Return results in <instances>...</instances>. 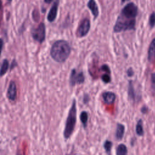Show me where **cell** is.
<instances>
[{
    "label": "cell",
    "instance_id": "6da1fadb",
    "mask_svg": "<svg viewBox=\"0 0 155 155\" xmlns=\"http://www.w3.org/2000/svg\"><path fill=\"white\" fill-rule=\"evenodd\" d=\"M71 52L69 44L64 40H58L53 43L50 49L52 59L59 63L64 62L68 58Z\"/></svg>",
    "mask_w": 155,
    "mask_h": 155
},
{
    "label": "cell",
    "instance_id": "7a4b0ae2",
    "mask_svg": "<svg viewBox=\"0 0 155 155\" xmlns=\"http://www.w3.org/2000/svg\"><path fill=\"white\" fill-rule=\"evenodd\" d=\"M77 117V108H76V101L73 99L71 104V106L69 110L68 116L66 119L65 128L64 130L63 134L65 139H68L72 135L76 123Z\"/></svg>",
    "mask_w": 155,
    "mask_h": 155
},
{
    "label": "cell",
    "instance_id": "3957f363",
    "mask_svg": "<svg viewBox=\"0 0 155 155\" xmlns=\"http://www.w3.org/2000/svg\"><path fill=\"white\" fill-rule=\"evenodd\" d=\"M135 18L128 16L120 13L118 16L113 30L115 33L133 30L135 28Z\"/></svg>",
    "mask_w": 155,
    "mask_h": 155
},
{
    "label": "cell",
    "instance_id": "277c9868",
    "mask_svg": "<svg viewBox=\"0 0 155 155\" xmlns=\"http://www.w3.org/2000/svg\"><path fill=\"white\" fill-rule=\"evenodd\" d=\"M31 36L34 40L39 43H42L45 38V26L44 23L41 22L36 28H32Z\"/></svg>",
    "mask_w": 155,
    "mask_h": 155
},
{
    "label": "cell",
    "instance_id": "5b68a950",
    "mask_svg": "<svg viewBox=\"0 0 155 155\" xmlns=\"http://www.w3.org/2000/svg\"><path fill=\"white\" fill-rule=\"evenodd\" d=\"M85 81V76L82 71L78 72L76 69H72L70 74L69 82L71 86L82 84Z\"/></svg>",
    "mask_w": 155,
    "mask_h": 155
},
{
    "label": "cell",
    "instance_id": "8992f818",
    "mask_svg": "<svg viewBox=\"0 0 155 155\" xmlns=\"http://www.w3.org/2000/svg\"><path fill=\"white\" fill-rule=\"evenodd\" d=\"M90 28V21L88 19H84L79 24L77 31L76 36L78 38H82L87 35Z\"/></svg>",
    "mask_w": 155,
    "mask_h": 155
},
{
    "label": "cell",
    "instance_id": "52a82bcc",
    "mask_svg": "<svg viewBox=\"0 0 155 155\" xmlns=\"http://www.w3.org/2000/svg\"><path fill=\"white\" fill-rule=\"evenodd\" d=\"M137 7L133 2L127 4L122 10L120 13L133 18H136L137 15Z\"/></svg>",
    "mask_w": 155,
    "mask_h": 155
},
{
    "label": "cell",
    "instance_id": "ba28073f",
    "mask_svg": "<svg viewBox=\"0 0 155 155\" xmlns=\"http://www.w3.org/2000/svg\"><path fill=\"white\" fill-rule=\"evenodd\" d=\"M7 97L9 101L14 102L17 98V88L14 81H11L8 84L7 91Z\"/></svg>",
    "mask_w": 155,
    "mask_h": 155
},
{
    "label": "cell",
    "instance_id": "9c48e42d",
    "mask_svg": "<svg viewBox=\"0 0 155 155\" xmlns=\"http://www.w3.org/2000/svg\"><path fill=\"white\" fill-rule=\"evenodd\" d=\"M58 6H59V0H56L55 2L53 3V5L51 7L47 15V20L48 22H52L55 20L57 16Z\"/></svg>",
    "mask_w": 155,
    "mask_h": 155
},
{
    "label": "cell",
    "instance_id": "30bf717a",
    "mask_svg": "<svg viewBox=\"0 0 155 155\" xmlns=\"http://www.w3.org/2000/svg\"><path fill=\"white\" fill-rule=\"evenodd\" d=\"M102 97L105 104L108 105H111L113 104L115 101L116 94L114 93L112 91H107L102 93Z\"/></svg>",
    "mask_w": 155,
    "mask_h": 155
},
{
    "label": "cell",
    "instance_id": "8fae6325",
    "mask_svg": "<svg viewBox=\"0 0 155 155\" xmlns=\"http://www.w3.org/2000/svg\"><path fill=\"white\" fill-rule=\"evenodd\" d=\"M148 60L151 63L155 61V38L151 41L150 44L148 51Z\"/></svg>",
    "mask_w": 155,
    "mask_h": 155
},
{
    "label": "cell",
    "instance_id": "7c38bea8",
    "mask_svg": "<svg viewBox=\"0 0 155 155\" xmlns=\"http://www.w3.org/2000/svg\"><path fill=\"white\" fill-rule=\"evenodd\" d=\"M87 7L91 12L94 19H96L99 15V10L97 4L96 3L94 0H89L87 3Z\"/></svg>",
    "mask_w": 155,
    "mask_h": 155
},
{
    "label": "cell",
    "instance_id": "4fadbf2b",
    "mask_svg": "<svg viewBox=\"0 0 155 155\" xmlns=\"http://www.w3.org/2000/svg\"><path fill=\"white\" fill-rule=\"evenodd\" d=\"M124 132H125V126L120 123H117L116 126V134H115L116 139L119 140H122L124 135Z\"/></svg>",
    "mask_w": 155,
    "mask_h": 155
},
{
    "label": "cell",
    "instance_id": "5bb4252c",
    "mask_svg": "<svg viewBox=\"0 0 155 155\" xmlns=\"http://www.w3.org/2000/svg\"><path fill=\"white\" fill-rule=\"evenodd\" d=\"M128 95L130 99L134 101L136 100V93L133 84V81L130 80L128 83Z\"/></svg>",
    "mask_w": 155,
    "mask_h": 155
},
{
    "label": "cell",
    "instance_id": "9a60e30c",
    "mask_svg": "<svg viewBox=\"0 0 155 155\" xmlns=\"http://www.w3.org/2000/svg\"><path fill=\"white\" fill-rule=\"evenodd\" d=\"M9 68V62L7 59H4L0 68V77L3 76L8 71Z\"/></svg>",
    "mask_w": 155,
    "mask_h": 155
},
{
    "label": "cell",
    "instance_id": "2e32d148",
    "mask_svg": "<svg viewBox=\"0 0 155 155\" xmlns=\"http://www.w3.org/2000/svg\"><path fill=\"white\" fill-rule=\"evenodd\" d=\"M128 149L125 144L120 143L116 148V155H127Z\"/></svg>",
    "mask_w": 155,
    "mask_h": 155
},
{
    "label": "cell",
    "instance_id": "e0dca14e",
    "mask_svg": "<svg viewBox=\"0 0 155 155\" xmlns=\"http://www.w3.org/2000/svg\"><path fill=\"white\" fill-rule=\"evenodd\" d=\"M136 132L137 135L139 136H142L143 135V122L142 119L138 120L136 126Z\"/></svg>",
    "mask_w": 155,
    "mask_h": 155
},
{
    "label": "cell",
    "instance_id": "ac0fdd59",
    "mask_svg": "<svg viewBox=\"0 0 155 155\" xmlns=\"http://www.w3.org/2000/svg\"><path fill=\"white\" fill-rule=\"evenodd\" d=\"M88 113L85 111H83L80 114V119L83 125L84 128H85L87 126V122H88Z\"/></svg>",
    "mask_w": 155,
    "mask_h": 155
},
{
    "label": "cell",
    "instance_id": "d6986e66",
    "mask_svg": "<svg viewBox=\"0 0 155 155\" xmlns=\"http://www.w3.org/2000/svg\"><path fill=\"white\" fill-rule=\"evenodd\" d=\"M113 145V143L111 141L108 140H106L104 143V150L105 151V152L108 154H110L111 153V147Z\"/></svg>",
    "mask_w": 155,
    "mask_h": 155
},
{
    "label": "cell",
    "instance_id": "ffe728a7",
    "mask_svg": "<svg viewBox=\"0 0 155 155\" xmlns=\"http://www.w3.org/2000/svg\"><path fill=\"white\" fill-rule=\"evenodd\" d=\"M151 90L153 94H155V73H153L151 75Z\"/></svg>",
    "mask_w": 155,
    "mask_h": 155
},
{
    "label": "cell",
    "instance_id": "44dd1931",
    "mask_svg": "<svg viewBox=\"0 0 155 155\" xmlns=\"http://www.w3.org/2000/svg\"><path fill=\"white\" fill-rule=\"evenodd\" d=\"M149 25L151 28H153L155 25V13L153 12L149 18Z\"/></svg>",
    "mask_w": 155,
    "mask_h": 155
},
{
    "label": "cell",
    "instance_id": "7402d4cb",
    "mask_svg": "<svg viewBox=\"0 0 155 155\" xmlns=\"http://www.w3.org/2000/svg\"><path fill=\"white\" fill-rule=\"evenodd\" d=\"M101 79L102 81L105 83V84H108L109 82H110L111 81V77H110V74H108V73H105L104 74H103L101 76Z\"/></svg>",
    "mask_w": 155,
    "mask_h": 155
},
{
    "label": "cell",
    "instance_id": "603a6c76",
    "mask_svg": "<svg viewBox=\"0 0 155 155\" xmlns=\"http://www.w3.org/2000/svg\"><path fill=\"white\" fill-rule=\"evenodd\" d=\"M101 70L104 71H105L106 73H108V74H110V68L109 67L105 64V65H103L102 67H101Z\"/></svg>",
    "mask_w": 155,
    "mask_h": 155
},
{
    "label": "cell",
    "instance_id": "cb8c5ba5",
    "mask_svg": "<svg viewBox=\"0 0 155 155\" xmlns=\"http://www.w3.org/2000/svg\"><path fill=\"white\" fill-rule=\"evenodd\" d=\"M18 65V64H17V62L15 59H13L12 61V62H11L10 64V70H12V69H13L14 68H15L16 66Z\"/></svg>",
    "mask_w": 155,
    "mask_h": 155
},
{
    "label": "cell",
    "instance_id": "d4e9b609",
    "mask_svg": "<svg viewBox=\"0 0 155 155\" xmlns=\"http://www.w3.org/2000/svg\"><path fill=\"white\" fill-rule=\"evenodd\" d=\"M127 76H129V77H131L133 76L134 74V71H133V70L132 69V68H129L127 71Z\"/></svg>",
    "mask_w": 155,
    "mask_h": 155
},
{
    "label": "cell",
    "instance_id": "484cf974",
    "mask_svg": "<svg viewBox=\"0 0 155 155\" xmlns=\"http://www.w3.org/2000/svg\"><path fill=\"white\" fill-rule=\"evenodd\" d=\"M148 111V108L147 106H143L141 108V112L143 114H147Z\"/></svg>",
    "mask_w": 155,
    "mask_h": 155
},
{
    "label": "cell",
    "instance_id": "4316f807",
    "mask_svg": "<svg viewBox=\"0 0 155 155\" xmlns=\"http://www.w3.org/2000/svg\"><path fill=\"white\" fill-rule=\"evenodd\" d=\"M3 45H4V41L1 38H0V56H1V52H2Z\"/></svg>",
    "mask_w": 155,
    "mask_h": 155
},
{
    "label": "cell",
    "instance_id": "83f0119b",
    "mask_svg": "<svg viewBox=\"0 0 155 155\" xmlns=\"http://www.w3.org/2000/svg\"><path fill=\"white\" fill-rule=\"evenodd\" d=\"M84 100V102L85 103V104H86V103H87L88 102V101H89V96L87 95V94H85L84 95V99H83Z\"/></svg>",
    "mask_w": 155,
    "mask_h": 155
},
{
    "label": "cell",
    "instance_id": "f1b7e54d",
    "mask_svg": "<svg viewBox=\"0 0 155 155\" xmlns=\"http://www.w3.org/2000/svg\"><path fill=\"white\" fill-rule=\"evenodd\" d=\"M53 0H44V2L46 4H50Z\"/></svg>",
    "mask_w": 155,
    "mask_h": 155
},
{
    "label": "cell",
    "instance_id": "f546056e",
    "mask_svg": "<svg viewBox=\"0 0 155 155\" xmlns=\"http://www.w3.org/2000/svg\"><path fill=\"white\" fill-rule=\"evenodd\" d=\"M16 155H22V154H21V153L20 151H18L16 152Z\"/></svg>",
    "mask_w": 155,
    "mask_h": 155
},
{
    "label": "cell",
    "instance_id": "4dcf8cb0",
    "mask_svg": "<svg viewBox=\"0 0 155 155\" xmlns=\"http://www.w3.org/2000/svg\"><path fill=\"white\" fill-rule=\"evenodd\" d=\"M121 1H122V2H124L127 1H128V0H121Z\"/></svg>",
    "mask_w": 155,
    "mask_h": 155
},
{
    "label": "cell",
    "instance_id": "1f68e13d",
    "mask_svg": "<svg viewBox=\"0 0 155 155\" xmlns=\"http://www.w3.org/2000/svg\"><path fill=\"white\" fill-rule=\"evenodd\" d=\"M66 155H74V154H72V153H70V154H67Z\"/></svg>",
    "mask_w": 155,
    "mask_h": 155
},
{
    "label": "cell",
    "instance_id": "d6a6232c",
    "mask_svg": "<svg viewBox=\"0 0 155 155\" xmlns=\"http://www.w3.org/2000/svg\"><path fill=\"white\" fill-rule=\"evenodd\" d=\"M12 0H7V1H8V2H12Z\"/></svg>",
    "mask_w": 155,
    "mask_h": 155
}]
</instances>
